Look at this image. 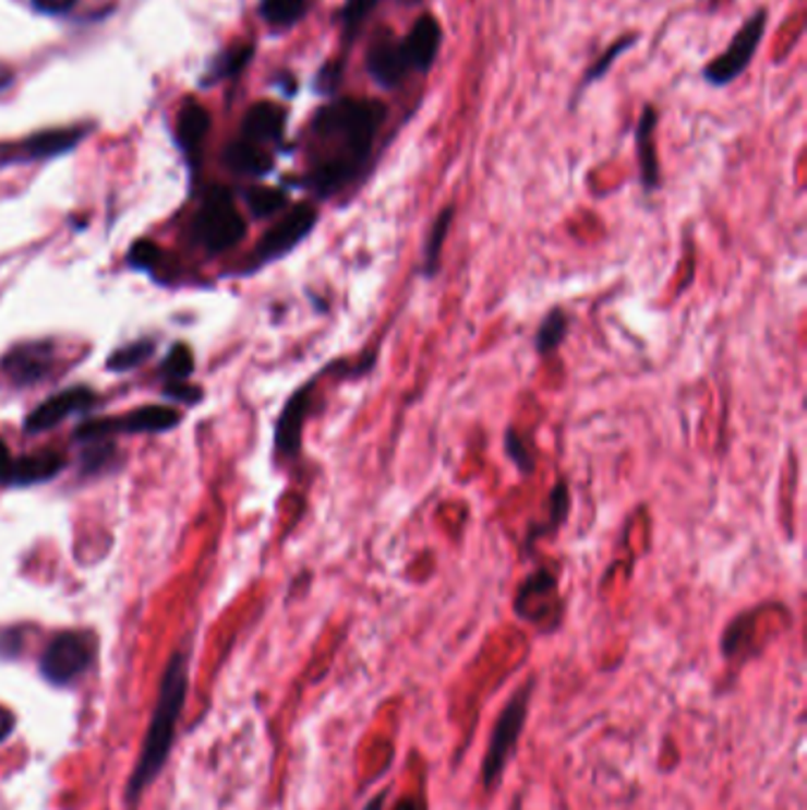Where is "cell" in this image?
<instances>
[{
	"instance_id": "cell-1",
	"label": "cell",
	"mask_w": 807,
	"mask_h": 810,
	"mask_svg": "<svg viewBox=\"0 0 807 810\" xmlns=\"http://www.w3.org/2000/svg\"><path fill=\"white\" fill-rule=\"evenodd\" d=\"M388 109L370 97H339L313 117L315 155L305 183L317 198H332L370 169L372 150Z\"/></svg>"
},
{
	"instance_id": "cell-2",
	"label": "cell",
	"mask_w": 807,
	"mask_h": 810,
	"mask_svg": "<svg viewBox=\"0 0 807 810\" xmlns=\"http://www.w3.org/2000/svg\"><path fill=\"white\" fill-rule=\"evenodd\" d=\"M185 692H188V664L183 654H173L169 668H166L161 688H159V700L152 714L149 730L145 735V745L137 759L135 771L129 782V801H135L143 789L149 785L152 779L159 775L169 751L173 747V735L180 714H183L185 704Z\"/></svg>"
},
{
	"instance_id": "cell-3",
	"label": "cell",
	"mask_w": 807,
	"mask_h": 810,
	"mask_svg": "<svg viewBox=\"0 0 807 810\" xmlns=\"http://www.w3.org/2000/svg\"><path fill=\"white\" fill-rule=\"evenodd\" d=\"M535 686L538 682L531 676L509 694L507 704L499 708L497 720L489 737V747L483 749L481 767H479V779H481L483 791L493 794L499 787V782H503L511 759L517 757L521 735L528 723V714H531Z\"/></svg>"
},
{
	"instance_id": "cell-4",
	"label": "cell",
	"mask_w": 807,
	"mask_h": 810,
	"mask_svg": "<svg viewBox=\"0 0 807 810\" xmlns=\"http://www.w3.org/2000/svg\"><path fill=\"white\" fill-rule=\"evenodd\" d=\"M194 240L206 251L218 254L238 245L244 237V218L234 209L232 194L226 188H214L206 194L202 209L194 218Z\"/></svg>"
},
{
	"instance_id": "cell-5",
	"label": "cell",
	"mask_w": 807,
	"mask_h": 810,
	"mask_svg": "<svg viewBox=\"0 0 807 810\" xmlns=\"http://www.w3.org/2000/svg\"><path fill=\"white\" fill-rule=\"evenodd\" d=\"M764 26H768V12L758 10L756 15L748 17L742 29L736 32V36L732 38V44L725 48V52L703 69V79L718 88L727 86V83L739 79L760 48Z\"/></svg>"
},
{
	"instance_id": "cell-6",
	"label": "cell",
	"mask_w": 807,
	"mask_h": 810,
	"mask_svg": "<svg viewBox=\"0 0 807 810\" xmlns=\"http://www.w3.org/2000/svg\"><path fill=\"white\" fill-rule=\"evenodd\" d=\"M180 422V413L166 405H145L141 410H133L121 417H105V420L86 422L76 429L79 441L105 439L115 431H127V434H155V431H169Z\"/></svg>"
},
{
	"instance_id": "cell-7",
	"label": "cell",
	"mask_w": 807,
	"mask_h": 810,
	"mask_svg": "<svg viewBox=\"0 0 807 810\" xmlns=\"http://www.w3.org/2000/svg\"><path fill=\"white\" fill-rule=\"evenodd\" d=\"M95 656V642L91 635L83 633H62L55 638L44 659H40V670H44L46 680L55 686H67V682L76 680L83 670H88Z\"/></svg>"
},
{
	"instance_id": "cell-8",
	"label": "cell",
	"mask_w": 807,
	"mask_h": 810,
	"mask_svg": "<svg viewBox=\"0 0 807 810\" xmlns=\"http://www.w3.org/2000/svg\"><path fill=\"white\" fill-rule=\"evenodd\" d=\"M365 67L370 79L384 91H394L406 81L410 67L406 55H402L400 40L392 29H380L372 36V44L365 55Z\"/></svg>"
},
{
	"instance_id": "cell-9",
	"label": "cell",
	"mask_w": 807,
	"mask_h": 810,
	"mask_svg": "<svg viewBox=\"0 0 807 810\" xmlns=\"http://www.w3.org/2000/svg\"><path fill=\"white\" fill-rule=\"evenodd\" d=\"M315 212L309 204L297 206L294 212L287 214L275 228H270L263 237L261 245L256 247V259L268 261L285 254L291 247H297L305 235H309L315 226Z\"/></svg>"
},
{
	"instance_id": "cell-10",
	"label": "cell",
	"mask_w": 807,
	"mask_h": 810,
	"mask_svg": "<svg viewBox=\"0 0 807 810\" xmlns=\"http://www.w3.org/2000/svg\"><path fill=\"white\" fill-rule=\"evenodd\" d=\"M52 368V346L50 344H22L0 360V370L8 380L17 386H32L50 372Z\"/></svg>"
},
{
	"instance_id": "cell-11",
	"label": "cell",
	"mask_w": 807,
	"mask_h": 810,
	"mask_svg": "<svg viewBox=\"0 0 807 810\" xmlns=\"http://www.w3.org/2000/svg\"><path fill=\"white\" fill-rule=\"evenodd\" d=\"M441 44H443V29H441V22L434 15L417 17L406 40H400L408 67L412 69V72H422V74H426L429 69L434 67Z\"/></svg>"
},
{
	"instance_id": "cell-12",
	"label": "cell",
	"mask_w": 807,
	"mask_h": 810,
	"mask_svg": "<svg viewBox=\"0 0 807 810\" xmlns=\"http://www.w3.org/2000/svg\"><path fill=\"white\" fill-rule=\"evenodd\" d=\"M93 403H95V394L91 389L79 386V389L62 391V394L40 403L38 408L29 417H26V431L38 434V431L52 429L55 425H60L64 417L86 410V408H91Z\"/></svg>"
},
{
	"instance_id": "cell-13",
	"label": "cell",
	"mask_w": 807,
	"mask_h": 810,
	"mask_svg": "<svg viewBox=\"0 0 807 810\" xmlns=\"http://www.w3.org/2000/svg\"><path fill=\"white\" fill-rule=\"evenodd\" d=\"M657 123L659 111L645 107L642 117L637 123V159H639V178H642L645 190H657L661 186V169L657 155Z\"/></svg>"
},
{
	"instance_id": "cell-14",
	"label": "cell",
	"mask_w": 807,
	"mask_h": 810,
	"mask_svg": "<svg viewBox=\"0 0 807 810\" xmlns=\"http://www.w3.org/2000/svg\"><path fill=\"white\" fill-rule=\"evenodd\" d=\"M81 131H46L32 135L29 141H24L5 162H32V159H48L55 155H62V152L72 150L81 141Z\"/></svg>"
},
{
	"instance_id": "cell-15",
	"label": "cell",
	"mask_w": 807,
	"mask_h": 810,
	"mask_svg": "<svg viewBox=\"0 0 807 810\" xmlns=\"http://www.w3.org/2000/svg\"><path fill=\"white\" fill-rule=\"evenodd\" d=\"M242 131L244 141L254 145L280 141L285 131V111L273 103H258L246 111Z\"/></svg>"
},
{
	"instance_id": "cell-16",
	"label": "cell",
	"mask_w": 807,
	"mask_h": 810,
	"mask_svg": "<svg viewBox=\"0 0 807 810\" xmlns=\"http://www.w3.org/2000/svg\"><path fill=\"white\" fill-rule=\"evenodd\" d=\"M64 467V455L55 451H40L34 455H26L15 460V469H12V481L15 486H29L38 481H48L55 474Z\"/></svg>"
},
{
	"instance_id": "cell-17",
	"label": "cell",
	"mask_w": 807,
	"mask_h": 810,
	"mask_svg": "<svg viewBox=\"0 0 807 810\" xmlns=\"http://www.w3.org/2000/svg\"><path fill=\"white\" fill-rule=\"evenodd\" d=\"M222 162H226L228 169L234 174H244V176H263L273 169V159L268 152H263L258 145L249 143V141H238L222 152Z\"/></svg>"
},
{
	"instance_id": "cell-18",
	"label": "cell",
	"mask_w": 807,
	"mask_h": 810,
	"mask_svg": "<svg viewBox=\"0 0 807 810\" xmlns=\"http://www.w3.org/2000/svg\"><path fill=\"white\" fill-rule=\"evenodd\" d=\"M305 405H309V389L299 391V394H294V398L287 403V408L280 417V425H277V449H280L282 453L291 455L299 451Z\"/></svg>"
},
{
	"instance_id": "cell-19",
	"label": "cell",
	"mask_w": 807,
	"mask_h": 810,
	"mask_svg": "<svg viewBox=\"0 0 807 810\" xmlns=\"http://www.w3.org/2000/svg\"><path fill=\"white\" fill-rule=\"evenodd\" d=\"M208 131V115L197 103H188L178 115V143L188 152H194Z\"/></svg>"
},
{
	"instance_id": "cell-20",
	"label": "cell",
	"mask_w": 807,
	"mask_h": 810,
	"mask_svg": "<svg viewBox=\"0 0 807 810\" xmlns=\"http://www.w3.org/2000/svg\"><path fill=\"white\" fill-rule=\"evenodd\" d=\"M309 10V0H261V15L268 24L280 26H294Z\"/></svg>"
},
{
	"instance_id": "cell-21",
	"label": "cell",
	"mask_w": 807,
	"mask_h": 810,
	"mask_svg": "<svg viewBox=\"0 0 807 810\" xmlns=\"http://www.w3.org/2000/svg\"><path fill=\"white\" fill-rule=\"evenodd\" d=\"M453 216H455V209L453 206H445L443 212L436 216L434 226H431V230H429V240H426V249H424V259H426L424 273L426 275H434L436 273V265H438V259H441V249H443V242H445V235H448Z\"/></svg>"
},
{
	"instance_id": "cell-22",
	"label": "cell",
	"mask_w": 807,
	"mask_h": 810,
	"mask_svg": "<svg viewBox=\"0 0 807 810\" xmlns=\"http://www.w3.org/2000/svg\"><path fill=\"white\" fill-rule=\"evenodd\" d=\"M568 332V315L564 309H554L545 320H542V325L538 330V337H535V348L540 354H550L554 352L556 346H559L566 337Z\"/></svg>"
},
{
	"instance_id": "cell-23",
	"label": "cell",
	"mask_w": 807,
	"mask_h": 810,
	"mask_svg": "<svg viewBox=\"0 0 807 810\" xmlns=\"http://www.w3.org/2000/svg\"><path fill=\"white\" fill-rule=\"evenodd\" d=\"M637 44V36L635 34H630V36H623V38H618L616 40V44L614 46H611L604 55H600V60H597L590 69H588V74L586 76H582V83H580V88H578V93L580 91H586L588 86H590V83H594V81H600V79H604L606 76V72H609V69H611V64H614L618 58H621V55L625 52V50H630L633 46Z\"/></svg>"
},
{
	"instance_id": "cell-24",
	"label": "cell",
	"mask_w": 807,
	"mask_h": 810,
	"mask_svg": "<svg viewBox=\"0 0 807 810\" xmlns=\"http://www.w3.org/2000/svg\"><path fill=\"white\" fill-rule=\"evenodd\" d=\"M155 352V344H152L149 340H143V342H135V344H129L119 348L117 354H111L109 360H107V368L111 372H127L131 368H137L141 362H145L149 358V354Z\"/></svg>"
},
{
	"instance_id": "cell-25",
	"label": "cell",
	"mask_w": 807,
	"mask_h": 810,
	"mask_svg": "<svg viewBox=\"0 0 807 810\" xmlns=\"http://www.w3.org/2000/svg\"><path fill=\"white\" fill-rule=\"evenodd\" d=\"M192 368H194V358L190 354V348L185 344H178L161 362V374L169 382H183L185 377L192 374Z\"/></svg>"
},
{
	"instance_id": "cell-26",
	"label": "cell",
	"mask_w": 807,
	"mask_h": 810,
	"mask_svg": "<svg viewBox=\"0 0 807 810\" xmlns=\"http://www.w3.org/2000/svg\"><path fill=\"white\" fill-rule=\"evenodd\" d=\"M285 202H287L285 192L273 190V188H254L252 192H249V206H252L254 216L258 218L273 216L275 212H280Z\"/></svg>"
},
{
	"instance_id": "cell-27",
	"label": "cell",
	"mask_w": 807,
	"mask_h": 810,
	"mask_svg": "<svg viewBox=\"0 0 807 810\" xmlns=\"http://www.w3.org/2000/svg\"><path fill=\"white\" fill-rule=\"evenodd\" d=\"M252 52H254L252 46H242V48H234V50L226 52V55H222V58L216 62V67H214V76H208L206 83H208V81L226 79V76H234V74H238L240 69H242L249 60H252Z\"/></svg>"
},
{
	"instance_id": "cell-28",
	"label": "cell",
	"mask_w": 807,
	"mask_h": 810,
	"mask_svg": "<svg viewBox=\"0 0 807 810\" xmlns=\"http://www.w3.org/2000/svg\"><path fill=\"white\" fill-rule=\"evenodd\" d=\"M377 3L380 0H349V3H346L341 12L346 36H353L360 29V24L368 20V15L377 8Z\"/></svg>"
},
{
	"instance_id": "cell-29",
	"label": "cell",
	"mask_w": 807,
	"mask_h": 810,
	"mask_svg": "<svg viewBox=\"0 0 807 810\" xmlns=\"http://www.w3.org/2000/svg\"><path fill=\"white\" fill-rule=\"evenodd\" d=\"M505 449H507V455L517 463V467L523 472V474H531L535 463H533V453L528 445L523 443V439L517 437V431L509 429L507 437H505Z\"/></svg>"
},
{
	"instance_id": "cell-30",
	"label": "cell",
	"mask_w": 807,
	"mask_h": 810,
	"mask_svg": "<svg viewBox=\"0 0 807 810\" xmlns=\"http://www.w3.org/2000/svg\"><path fill=\"white\" fill-rule=\"evenodd\" d=\"M161 257V251L157 245H152L147 240L137 242L131 247V254H129V263L131 265H137V269H152Z\"/></svg>"
},
{
	"instance_id": "cell-31",
	"label": "cell",
	"mask_w": 807,
	"mask_h": 810,
	"mask_svg": "<svg viewBox=\"0 0 807 810\" xmlns=\"http://www.w3.org/2000/svg\"><path fill=\"white\" fill-rule=\"evenodd\" d=\"M88 443H91V449L86 451V455H83V467H86V472H97L111 457L115 449H111L107 441L100 443V439L88 441Z\"/></svg>"
},
{
	"instance_id": "cell-32",
	"label": "cell",
	"mask_w": 807,
	"mask_h": 810,
	"mask_svg": "<svg viewBox=\"0 0 807 810\" xmlns=\"http://www.w3.org/2000/svg\"><path fill=\"white\" fill-rule=\"evenodd\" d=\"M339 81H341V62H329L320 69L315 86L323 93H334V88L339 86Z\"/></svg>"
},
{
	"instance_id": "cell-33",
	"label": "cell",
	"mask_w": 807,
	"mask_h": 810,
	"mask_svg": "<svg viewBox=\"0 0 807 810\" xmlns=\"http://www.w3.org/2000/svg\"><path fill=\"white\" fill-rule=\"evenodd\" d=\"M76 3L79 0H32V5L46 15H64V12L74 10Z\"/></svg>"
},
{
	"instance_id": "cell-34",
	"label": "cell",
	"mask_w": 807,
	"mask_h": 810,
	"mask_svg": "<svg viewBox=\"0 0 807 810\" xmlns=\"http://www.w3.org/2000/svg\"><path fill=\"white\" fill-rule=\"evenodd\" d=\"M166 394L173 396L176 401H185V403H197L202 398V391L197 386H188V384H180V382H169Z\"/></svg>"
},
{
	"instance_id": "cell-35",
	"label": "cell",
	"mask_w": 807,
	"mask_h": 810,
	"mask_svg": "<svg viewBox=\"0 0 807 810\" xmlns=\"http://www.w3.org/2000/svg\"><path fill=\"white\" fill-rule=\"evenodd\" d=\"M12 469H15V460H12L5 441L0 439V484L12 481Z\"/></svg>"
},
{
	"instance_id": "cell-36",
	"label": "cell",
	"mask_w": 807,
	"mask_h": 810,
	"mask_svg": "<svg viewBox=\"0 0 807 810\" xmlns=\"http://www.w3.org/2000/svg\"><path fill=\"white\" fill-rule=\"evenodd\" d=\"M12 730H15V716L10 711L0 708V742H5Z\"/></svg>"
},
{
	"instance_id": "cell-37",
	"label": "cell",
	"mask_w": 807,
	"mask_h": 810,
	"mask_svg": "<svg viewBox=\"0 0 807 810\" xmlns=\"http://www.w3.org/2000/svg\"><path fill=\"white\" fill-rule=\"evenodd\" d=\"M10 79H12V76H10V69L0 64V88H5L8 83H10Z\"/></svg>"
},
{
	"instance_id": "cell-38",
	"label": "cell",
	"mask_w": 807,
	"mask_h": 810,
	"mask_svg": "<svg viewBox=\"0 0 807 810\" xmlns=\"http://www.w3.org/2000/svg\"><path fill=\"white\" fill-rule=\"evenodd\" d=\"M406 3H417V0H406Z\"/></svg>"
}]
</instances>
